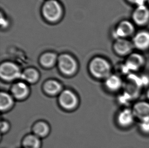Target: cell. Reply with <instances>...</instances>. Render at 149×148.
<instances>
[{
	"label": "cell",
	"instance_id": "12",
	"mask_svg": "<svg viewBox=\"0 0 149 148\" xmlns=\"http://www.w3.org/2000/svg\"><path fill=\"white\" fill-rule=\"evenodd\" d=\"M11 92L15 98L20 100L26 98L29 93V89L26 84L18 82L14 84L11 88Z\"/></svg>",
	"mask_w": 149,
	"mask_h": 148
},
{
	"label": "cell",
	"instance_id": "16",
	"mask_svg": "<svg viewBox=\"0 0 149 148\" xmlns=\"http://www.w3.org/2000/svg\"><path fill=\"white\" fill-rule=\"evenodd\" d=\"M22 146L24 148H40V140L38 137L34 134H30L24 138Z\"/></svg>",
	"mask_w": 149,
	"mask_h": 148
},
{
	"label": "cell",
	"instance_id": "19",
	"mask_svg": "<svg viewBox=\"0 0 149 148\" xmlns=\"http://www.w3.org/2000/svg\"><path fill=\"white\" fill-rule=\"evenodd\" d=\"M13 104L12 96L6 92H2L0 94V109L2 111H5L10 109Z\"/></svg>",
	"mask_w": 149,
	"mask_h": 148
},
{
	"label": "cell",
	"instance_id": "9",
	"mask_svg": "<svg viewBox=\"0 0 149 148\" xmlns=\"http://www.w3.org/2000/svg\"><path fill=\"white\" fill-rule=\"evenodd\" d=\"M133 49V45L129 41L125 39H118L114 44V49L121 55L129 54Z\"/></svg>",
	"mask_w": 149,
	"mask_h": 148
},
{
	"label": "cell",
	"instance_id": "17",
	"mask_svg": "<svg viewBox=\"0 0 149 148\" xmlns=\"http://www.w3.org/2000/svg\"><path fill=\"white\" fill-rule=\"evenodd\" d=\"M34 134L38 138L47 136L49 131V127L47 123L44 122H39L35 124L33 127Z\"/></svg>",
	"mask_w": 149,
	"mask_h": 148
},
{
	"label": "cell",
	"instance_id": "5",
	"mask_svg": "<svg viewBox=\"0 0 149 148\" xmlns=\"http://www.w3.org/2000/svg\"><path fill=\"white\" fill-rule=\"evenodd\" d=\"M58 102L61 106L66 110L75 108L78 104L77 95L69 90L63 91L58 98Z\"/></svg>",
	"mask_w": 149,
	"mask_h": 148
},
{
	"label": "cell",
	"instance_id": "18",
	"mask_svg": "<svg viewBox=\"0 0 149 148\" xmlns=\"http://www.w3.org/2000/svg\"><path fill=\"white\" fill-rule=\"evenodd\" d=\"M39 75L37 71L34 68H29L22 73L21 79L30 83H34L37 81Z\"/></svg>",
	"mask_w": 149,
	"mask_h": 148
},
{
	"label": "cell",
	"instance_id": "24",
	"mask_svg": "<svg viewBox=\"0 0 149 148\" xmlns=\"http://www.w3.org/2000/svg\"><path fill=\"white\" fill-rule=\"evenodd\" d=\"M147 95L148 98L149 99V89L148 90L147 93Z\"/></svg>",
	"mask_w": 149,
	"mask_h": 148
},
{
	"label": "cell",
	"instance_id": "2",
	"mask_svg": "<svg viewBox=\"0 0 149 148\" xmlns=\"http://www.w3.org/2000/svg\"><path fill=\"white\" fill-rule=\"evenodd\" d=\"M42 13L47 20L50 22H56L62 16V9L58 2L55 0H49L43 6Z\"/></svg>",
	"mask_w": 149,
	"mask_h": 148
},
{
	"label": "cell",
	"instance_id": "6",
	"mask_svg": "<svg viewBox=\"0 0 149 148\" xmlns=\"http://www.w3.org/2000/svg\"><path fill=\"white\" fill-rule=\"evenodd\" d=\"M134 28L128 21H123L119 24L114 32V36L118 39H124L133 34Z\"/></svg>",
	"mask_w": 149,
	"mask_h": 148
},
{
	"label": "cell",
	"instance_id": "20",
	"mask_svg": "<svg viewBox=\"0 0 149 148\" xmlns=\"http://www.w3.org/2000/svg\"><path fill=\"white\" fill-rule=\"evenodd\" d=\"M56 61V55L50 52L43 54L40 58L41 64L45 68H50L54 66Z\"/></svg>",
	"mask_w": 149,
	"mask_h": 148
},
{
	"label": "cell",
	"instance_id": "11",
	"mask_svg": "<svg viewBox=\"0 0 149 148\" xmlns=\"http://www.w3.org/2000/svg\"><path fill=\"white\" fill-rule=\"evenodd\" d=\"M134 115L132 110L126 109L119 113L118 116V122L122 127H128L133 123Z\"/></svg>",
	"mask_w": 149,
	"mask_h": 148
},
{
	"label": "cell",
	"instance_id": "23",
	"mask_svg": "<svg viewBox=\"0 0 149 148\" xmlns=\"http://www.w3.org/2000/svg\"><path fill=\"white\" fill-rule=\"evenodd\" d=\"M127 1H128L130 3L137 4V6H138L144 5L145 2L146 0H127Z\"/></svg>",
	"mask_w": 149,
	"mask_h": 148
},
{
	"label": "cell",
	"instance_id": "1",
	"mask_svg": "<svg viewBox=\"0 0 149 148\" xmlns=\"http://www.w3.org/2000/svg\"><path fill=\"white\" fill-rule=\"evenodd\" d=\"M89 69L95 78L103 79L110 76L111 65L104 58L96 57L93 59L90 62Z\"/></svg>",
	"mask_w": 149,
	"mask_h": 148
},
{
	"label": "cell",
	"instance_id": "10",
	"mask_svg": "<svg viewBox=\"0 0 149 148\" xmlns=\"http://www.w3.org/2000/svg\"><path fill=\"white\" fill-rule=\"evenodd\" d=\"M133 114L141 120L149 118V104L145 102L136 103L133 107Z\"/></svg>",
	"mask_w": 149,
	"mask_h": 148
},
{
	"label": "cell",
	"instance_id": "25",
	"mask_svg": "<svg viewBox=\"0 0 149 148\" xmlns=\"http://www.w3.org/2000/svg\"><path fill=\"white\" fill-rule=\"evenodd\" d=\"M148 3H149V0H148Z\"/></svg>",
	"mask_w": 149,
	"mask_h": 148
},
{
	"label": "cell",
	"instance_id": "14",
	"mask_svg": "<svg viewBox=\"0 0 149 148\" xmlns=\"http://www.w3.org/2000/svg\"><path fill=\"white\" fill-rule=\"evenodd\" d=\"M43 89L45 92L49 95H55L61 92L62 90V85L56 81L49 80L45 83Z\"/></svg>",
	"mask_w": 149,
	"mask_h": 148
},
{
	"label": "cell",
	"instance_id": "7",
	"mask_svg": "<svg viewBox=\"0 0 149 148\" xmlns=\"http://www.w3.org/2000/svg\"><path fill=\"white\" fill-rule=\"evenodd\" d=\"M132 18L136 24L143 26L149 20V10L145 5L137 6L132 15Z\"/></svg>",
	"mask_w": 149,
	"mask_h": 148
},
{
	"label": "cell",
	"instance_id": "13",
	"mask_svg": "<svg viewBox=\"0 0 149 148\" xmlns=\"http://www.w3.org/2000/svg\"><path fill=\"white\" fill-rule=\"evenodd\" d=\"M144 62L143 57L137 53L130 55L126 62V66L130 71H136L141 67Z\"/></svg>",
	"mask_w": 149,
	"mask_h": 148
},
{
	"label": "cell",
	"instance_id": "8",
	"mask_svg": "<svg viewBox=\"0 0 149 148\" xmlns=\"http://www.w3.org/2000/svg\"><path fill=\"white\" fill-rule=\"evenodd\" d=\"M133 44L136 48L144 50L149 47V33L141 31L135 35L133 38Z\"/></svg>",
	"mask_w": 149,
	"mask_h": 148
},
{
	"label": "cell",
	"instance_id": "21",
	"mask_svg": "<svg viewBox=\"0 0 149 148\" xmlns=\"http://www.w3.org/2000/svg\"><path fill=\"white\" fill-rule=\"evenodd\" d=\"M139 126L143 132L146 133H149V118L141 120Z\"/></svg>",
	"mask_w": 149,
	"mask_h": 148
},
{
	"label": "cell",
	"instance_id": "22",
	"mask_svg": "<svg viewBox=\"0 0 149 148\" xmlns=\"http://www.w3.org/2000/svg\"><path fill=\"white\" fill-rule=\"evenodd\" d=\"M9 124L7 122L5 121H2L1 123V132H5L9 129Z\"/></svg>",
	"mask_w": 149,
	"mask_h": 148
},
{
	"label": "cell",
	"instance_id": "4",
	"mask_svg": "<svg viewBox=\"0 0 149 148\" xmlns=\"http://www.w3.org/2000/svg\"><path fill=\"white\" fill-rule=\"evenodd\" d=\"M58 66L61 72L67 76L72 75L77 68L76 61L68 54H63L58 57Z\"/></svg>",
	"mask_w": 149,
	"mask_h": 148
},
{
	"label": "cell",
	"instance_id": "15",
	"mask_svg": "<svg viewBox=\"0 0 149 148\" xmlns=\"http://www.w3.org/2000/svg\"><path fill=\"white\" fill-rule=\"evenodd\" d=\"M105 84L109 90L111 91H116L121 88L122 82L121 78L118 76L110 75L107 78Z\"/></svg>",
	"mask_w": 149,
	"mask_h": 148
},
{
	"label": "cell",
	"instance_id": "3",
	"mask_svg": "<svg viewBox=\"0 0 149 148\" xmlns=\"http://www.w3.org/2000/svg\"><path fill=\"white\" fill-rule=\"evenodd\" d=\"M22 73L18 66L12 62H6L2 64L0 67V76L5 81H12L21 78Z\"/></svg>",
	"mask_w": 149,
	"mask_h": 148
}]
</instances>
